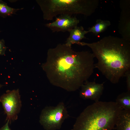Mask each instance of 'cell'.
I'll return each instance as SVG.
<instances>
[{
  "label": "cell",
  "instance_id": "13",
  "mask_svg": "<svg viewBox=\"0 0 130 130\" xmlns=\"http://www.w3.org/2000/svg\"><path fill=\"white\" fill-rule=\"evenodd\" d=\"M24 8H15L8 6L7 3L2 0H0V16L3 18L12 16L16 14L18 11L22 10Z\"/></svg>",
  "mask_w": 130,
  "mask_h": 130
},
{
  "label": "cell",
  "instance_id": "15",
  "mask_svg": "<svg viewBox=\"0 0 130 130\" xmlns=\"http://www.w3.org/2000/svg\"><path fill=\"white\" fill-rule=\"evenodd\" d=\"M124 76H125L126 77L127 91H130V69L126 72Z\"/></svg>",
  "mask_w": 130,
  "mask_h": 130
},
{
  "label": "cell",
  "instance_id": "11",
  "mask_svg": "<svg viewBox=\"0 0 130 130\" xmlns=\"http://www.w3.org/2000/svg\"><path fill=\"white\" fill-rule=\"evenodd\" d=\"M110 25L109 20L98 19L95 24L89 28L87 31L88 32H92L97 35L104 31Z\"/></svg>",
  "mask_w": 130,
  "mask_h": 130
},
{
  "label": "cell",
  "instance_id": "3",
  "mask_svg": "<svg viewBox=\"0 0 130 130\" xmlns=\"http://www.w3.org/2000/svg\"><path fill=\"white\" fill-rule=\"evenodd\" d=\"M123 110L115 102H95L80 113L71 130H112Z\"/></svg>",
  "mask_w": 130,
  "mask_h": 130
},
{
  "label": "cell",
  "instance_id": "5",
  "mask_svg": "<svg viewBox=\"0 0 130 130\" xmlns=\"http://www.w3.org/2000/svg\"><path fill=\"white\" fill-rule=\"evenodd\" d=\"M69 117L67 108L63 102L56 106H47L42 110L39 122L46 130H57L60 129L65 119Z\"/></svg>",
  "mask_w": 130,
  "mask_h": 130
},
{
  "label": "cell",
  "instance_id": "4",
  "mask_svg": "<svg viewBox=\"0 0 130 130\" xmlns=\"http://www.w3.org/2000/svg\"><path fill=\"white\" fill-rule=\"evenodd\" d=\"M45 20H51L58 15L81 14L87 16L94 13L98 0H36Z\"/></svg>",
  "mask_w": 130,
  "mask_h": 130
},
{
  "label": "cell",
  "instance_id": "9",
  "mask_svg": "<svg viewBox=\"0 0 130 130\" xmlns=\"http://www.w3.org/2000/svg\"><path fill=\"white\" fill-rule=\"evenodd\" d=\"M70 35L67 39L65 44L68 46H71L72 45H79L80 41L83 39H86V34L88 33V31L84 30L82 26H75L69 32Z\"/></svg>",
  "mask_w": 130,
  "mask_h": 130
},
{
  "label": "cell",
  "instance_id": "7",
  "mask_svg": "<svg viewBox=\"0 0 130 130\" xmlns=\"http://www.w3.org/2000/svg\"><path fill=\"white\" fill-rule=\"evenodd\" d=\"M79 20L76 16L68 14H62L56 17L53 22L46 24L45 26L49 28L52 32L61 31L69 32L77 26Z\"/></svg>",
  "mask_w": 130,
  "mask_h": 130
},
{
  "label": "cell",
  "instance_id": "12",
  "mask_svg": "<svg viewBox=\"0 0 130 130\" xmlns=\"http://www.w3.org/2000/svg\"><path fill=\"white\" fill-rule=\"evenodd\" d=\"M115 102L123 110H130V91H127L119 94Z\"/></svg>",
  "mask_w": 130,
  "mask_h": 130
},
{
  "label": "cell",
  "instance_id": "1",
  "mask_svg": "<svg viewBox=\"0 0 130 130\" xmlns=\"http://www.w3.org/2000/svg\"><path fill=\"white\" fill-rule=\"evenodd\" d=\"M94 58L90 52L75 51L71 46L59 44L48 50L46 61L41 67L52 85L74 91L93 73Z\"/></svg>",
  "mask_w": 130,
  "mask_h": 130
},
{
  "label": "cell",
  "instance_id": "6",
  "mask_svg": "<svg viewBox=\"0 0 130 130\" xmlns=\"http://www.w3.org/2000/svg\"><path fill=\"white\" fill-rule=\"evenodd\" d=\"M0 102L6 116V121L10 124L17 120L22 106L19 90L7 91L0 96Z\"/></svg>",
  "mask_w": 130,
  "mask_h": 130
},
{
  "label": "cell",
  "instance_id": "18",
  "mask_svg": "<svg viewBox=\"0 0 130 130\" xmlns=\"http://www.w3.org/2000/svg\"><path fill=\"white\" fill-rule=\"evenodd\" d=\"M1 32V31L0 30V32Z\"/></svg>",
  "mask_w": 130,
  "mask_h": 130
},
{
  "label": "cell",
  "instance_id": "2",
  "mask_svg": "<svg viewBox=\"0 0 130 130\" xmlns=\"http://www.w3.org/2000/svg\"><path fill=\"white\" fill-rule=\"evenodd\" d=\"M91 50L97 62V68L111 83H118L130 69V42L124 39L109 36L92 43L80 42Z\"/></svg>",
  "mask_w": 130,
  "mask_h": 130
},
{
  "label": "cell",
  "instance_id": "17",
  "mask_svg": "<svg viewBox=\"0 0 130 130\" xmlns=\"http://www.w3.org/2000/svg\"><path fill=\"white\" fill-rule=\"evenodd\" d=\"M3 86V85L0 84V89Z\"/></svg>",
  "mask_w": 130,
  "mask_h": 130
},
{
  "label": "cell",
  "instance_id": "14",
  "mask_svg": "<svg viewBox=\"0 0 130 130\" xmlns=\"http://www.w3.org/2000/svg\"><path fill=\"white\" fill-rule=\"evenodd\" d=\"M6 48L4 39H0V56L5 55Z\"/></svg>",
  "mask_w": 130,
  "mask_h": 130
},
{
  "label": "cell",
  "instance_id": "10",
  "mask_svg": "<svg viewBox=\"0 0 130 130\" xmlns=\"http://www.w3.org/2000/svg\"><path fill=\"white\" fill-rule=\"evenodd\" d=\"M115 126L117 130H130V110H123L120 112Z\"/></svg>",
  "mask_w": 130,
  "mask_h": 130
},
{
  "label": "cell",
  "instance_id": "16",
  "mask_svg": "<svg viewBox=\"0 0 130 130\" xmlns=\"http://www.w3.org/2000/svg\"><path fill=\"white\" fill-rule=\"evenodd\" d=\"M9 121L8 120L6 121V123L0 129V130H11L9 126Z\"/></svg>",
  "mask_w": 130,
  "mask_h": 130
},
{
  "label": "cell",
  "instance_id": "8",
  "mask_svg": "<svg viewBox=\"0 0 130 130\" xmlns=\"http://www.w3.org/2000/svg\"><path fill=\"white\" fill-rule=\"evenodd\" d=\"M104 82L96 83L95 81H85L81 86L79 96L84 99H90L95 101H99L104 89Z\"/></svg>",
  "mask_w": 130,
  "mask_h": 130
}]
</instances>
